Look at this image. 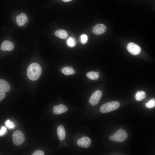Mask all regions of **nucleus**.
Wrapping results in <instances>:
<instances>
[{
    "mask_svg": "<svg viewBox=\"0 0 155 155\" xmlns=\"http://www.w3.org/2000/svg\"><path fill=\"white\" fill-rule=\"evenodd\" d=\"M127 48L130 53L134 55H138L141 51L140 47L138 45L133 42H130L128 43Z\"/></svg>",
    "mask_w": 155,
    "mask_h": 155,
    "instance_id": "obj_6",
    "label": "nucleus"
},
{
    "mask_svg": "<svg viewBox=\"0 0 155 155\" xmlns=\"http://www.w3.org/2000/svg\"><path fill=\"white\" fill-rule=\"evenodd\" d=\"M91 140L89 137L84 136L78 140L77 142V145L79 146L87 148L91 145Z\"/></svg>",
    "mask_w": 155,
    "mask_h": 155,
    "instance_id": "obj_7",
    "label": "nucleus"
},
{
    "mask_svg": "<svg viewBox=\"0 0 155 155\" xmlns=\"http://www.w3.org/2000/svg\"><path fill=\"white\" fill-rule=\"evenodd\" d=\"M42 73V69L40 65L36 63H33L28 67L27 75L28 78L32 81L37 80L40 77Z\"/></svg>",
    "mask_w": 155,
    "mask_h": 155,
    "instance_id": "obj_1",
    "label": "nucleus"
},
{
    "mask_svg": "<svg viewBox=\"0 0 155 155\" xmlns=\"http://www.w3.org/2000/svg\"><path fill=\"white\" fill-rule=\"evenodd\" d=\"M146 96V93L144 91H139L136 93L135 98L137 101H140L144 99Z\"/></svg>",
    "mask_w": 155,
    "mask_h": 155,
    "instance_id": "obj_17",
    "label": "nucleus"
},
{
    "mask_svg": "<svg viewBox=\"0 0 155 155\" xmlns=\"http://www.w3.org/2000/svg\"><path fill=\"white\" fill-rule=\"evenodd\" d=\"M7 129L4 126H2L0 130V136L4 135L6 133Z\"/></svg>",
    "mask_w": 155,
    "mask_h": 155,
    "instance_id": "obj_22",
    "label": "nucleus"
},
{
    "mask_svg": "<svg viewBox=\"0 0 155 155\" xmlns=\"http://www.w3.org/2000/svg\"><path fill=\"white\" fill-rule=\"evenodd\" d=\"M120 105L117 101L109 102L102 105L100 108V111L102 113H106L117 109Z\"/></svg>",
    "mask_w": 155,
    "mask_h": 155,
    "instance_id": "obj_3",
    "label": "nucleus"
},
{
    "mask_svg": "<svg viewBox=\"0 0 155 155\" xmlns=\"http://www.w3.org/2000/svg\"><path fill=\"white\" fill-rule=\"evenodd\" d=\"M5 125L9 129H14L15 126L14 122L9 119L6 121Z\"/></svg>",
    "mask_w": 155,
    "mask_h": 155,
    "instance_id": "obj_20",
    "label": "nucleus"
},
{
    "mask_svg": "<svg viewBox=\"0 0 155 155\" xmlns=\"http://www.w3.org/2000/svg\"><path fill=\"white\" fill-rule=\"evenodd\" d=\"M16 19V23L19 26H22L28 21L26 15L24 13H21L17 16Z\"/></svg>",
    "mask_w": 155,
    "mask_h": 155,
    "instance_id": "obj_8",
    "label": "nucleus"
},
{
    "mask_svg": "<svg viewBox=\"0 0 155 155\" xmlns=\"http://www.w3.org/2000/svg\"><path fill=\"white\" fill-rule=\"evenodd\" d=\"M146 106L148 108H152L154 107L155 106V101L154 98L149 100L145 104Z\"/></svg>",
    "mask_w": 155,
    "mask_h": 155,
    "instance_id": "obj_19",
    "label": "nucleus"
},
{
    "mask_svg": "<svg viewBox=\"0 0 155 155\" xmlns=\"http://www.w3.org/2000/svg\"><path fill=\"white\" fill-rule=\"evenodd\" d=\"M55 35L61 39H65L68 36V34L65 30L63 29H59L55 32Z\"/></svg>",
    "mask_w": 155,
    "mask_h": 155,
    "instance_id": "obj_14",
    "label": "nucleus"
},
{
    "mask_svg": "<svg viewBox=\"0 0 155 155\" xmlns=\"http://www.w3.org/2000/svg\"><path fill=\"white\" fill-rule=\"evenodd\" d=\"M57 132L59 140L63 141L66 138V133L62 125L59 126L57 128Z\"/></svg>",
    "mask_w": 155,
    "mask_h": 155,
    "instance_id": "obj_12",
    "label": "nucleus"
},
{
    "mask_svg": "<svg viewBox=\"0 0 155 155\" xmlns=\"http://www.w3.org/2000/svg\"><path fill=\"white\" fill-rule=\"evenodd\" d=\"M63 1L65 2H68L71 1L72 0H62Z\"/></svg>",
    "mask_w": 155,
    "mask_h": 155,
    "instance_id": "obj_25",
    "label": "nucleus"
},
{
    "mask_svg": "<svg viewBox=\"0 0 155 155\" xmlns=\"http://www.w3.org/2000/svg\"><path fill=\"white\" fill-rule=\"evenodd\" d=\"M128 135L125 130L120 129L117 130L113 135L109 137L110 140L118 142H123L128 138Z\"/></svg>",
    "mask_w": 155,
    "mask_h": 155,
    "instance_id": "obj_2",
    "label": "nucleus"
},
{
    "mask_svg": "<svg viewBox=\"0 0 155 155\" xmlns=\"http://www.w3.org/2000/svg\"><path fill=\"white\" fill-rule=\"evenodd\" d=\"M44 152L41 150H37L34 152L32 155H44Z\"/></svg>",
    "mask_w": 155,
    "mask_h": 155,
    "instance_id": "obj_23",
    "label": "nucleus"
},
{
    "mask_svg": "<svg viewBox=\"0 0 155 155\" xmlns=\"http://www.w3.org/2000/svg\"><path fill=\"white\" fill-rule=\"evenodd\" d=\"M68 110L67 107L62 104L54 106L53 108V113L55 115H59L64 113L66 112Z\"/></svg>",
    "mask_w": 155,
    "mask_h": 155,
    "instance_id": "obj_10",
    "label": "nucleus"
},
{
    "mask_svg": "<svg viewBox=\"0 0 155 155\" xmlns=\"http://www.w3.org/2000/svg\"><path fill=\"white\" fill-rule=\"evenodd\" d=\"M0 90L5 92H7L10 90V86L6 81L0 79Z\"/></svg>",
    "mask_w": 155,
    "mask_h": 155,
    "instance_id": "obj_13",
    "label": "nucleus"
},
{
    "mask_svg": "<svg viewBox=\"0 0 155 155\" xmlns=\"http://www.w3.org/2000/svg\"><path fill=\"white\" fill-rule=\"evenodd\" d=\"M102 95L101 91L98 90L94 92L90 97L89 102L92 106H95L99 102Z\"/></svg>",
    "mask_w": 155,
    "mask_h": 155,
    "instance_id": "obj_5",
    "label": "nucleus"
},
{
    "mask_svg": "<svg viewBox=\"0 0 155 155\" xmlns=\"http://www.w3.org/2000/svg\"><path fill=\"white\" fill-rule=\"evenodd\" d=\"M61 71L63 73L66 75L73 74L75 73L73 69L70 67H66L62 68L61 69Z\"/></svg>",
    "mask_w": 155,
    "mask_h": 155,
    "instance_id": "obj_15",
    "label": "nucleus"
},
{
    "mask_svg": "<svg viewBox=\"0 0 155 155\" xmlns=\"http://www.w3.org/2000/svg\"><path fill=\"white\" fill-rule=\"evenodd\" d=\"M107 30L106 26L103 24H98L93 28L92 32L96 35H100L105 32Z\"/></svg>",
    "mask_w": 155,
    "mask_h": 155,
    "instance_id": "obj_9",
    "label": "nucleus"
},
{
    "mask_svg": "<svg viewBox=\"0 0 155 155\" xmlns=\"http://www.w3.org/2000/svg\"><path fill=\"white\" fill-rule=\"evenodd\" d=\"M67 45L69 47H73L76 45V41L75 39L73 37H69L67 41Z\"/></svg>",
    "mask_w": 155,
    "mask_h": 155,
    "instance_id": "obj_18",
    "label": "nucleus"
},
{
    "mask_svg": "<svg viewBox=\"0 0 155 155\" xmlns=\"http://www.w3.org/2000/svg\"><path fill=\"white\" fill-rule=\"evenodd\" d=\"M12 140L14 144L17 146L20 145L24 142V135L21 131L17 130L15 131L12 135Z\"/></svg>",
    "mask_w": 155,
    "mask_h": 155,
    "instance_id": "obj_4",
    "label": "nucleus"
},
{
    "mask_svg": "<svg viewBox=\"0 0 155 155\" xmlns=\"http://www.w3.org/2000/svg\"><path fill=\"white\" fill-rule=\"evenodd\" d=\"M99 74L98 72L92 71L86 74V76L89 79L96 80L99 78Z\"/></svg>",
    "mask_w": 155,
    "mask_h": 155,
    "instance_id": "obj_16",
    "label": "nucleus"
},
{
    "mask_svg": "<svg viewBox=\"0 0 155 155\" xmlns=\"http://www.w3.org/2000/svg\"><path fill=\"white\" fill-rule=\"evenodd\" d=\"M14 47L13 43L9 40L3 41L1 43L0 49L3 51H11L13 49Z\"/></svg>",
    "mask_w": 155,
    "mask_h": 155,
    "instance_id": "obj_11",
    "label": "nucleus"
},
{
    "mask_svg": "<svg viewBox=\"0 0 155 155\" xmlns=\"http://www.w3.org/2000/svg\"><path fill=\"white\" fill-rule=\"evenodd\" d=\"M5 96V92L0 90V102L3 99Z\"/></svg>",
    "mask_w": 155,
    "mask_h": 155,
    "instance_id": "obj_24",
    "label": "nucleus"
},
{
    "mask_svg": "<svg viewBox=\"0 0 155 155\" xmlns=\"http://www.w3.org/2000/svg\"><path fill=\"white\" fill-rule=\"evenodd\" d=\"M88 40V36L86 34H84L81 36L80 42L82 44H84L86 43Z\"/></svg>",
    "mask_w": 155,
    "mask_h": 155,
    "instance_id": "obj_21",
    "label": "nucleus"
}]
</instances>
